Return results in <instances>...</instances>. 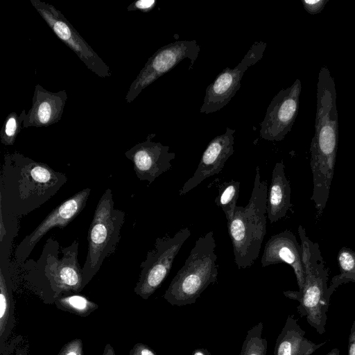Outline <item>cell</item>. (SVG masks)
I'll list each match as a JSON object with an SVG mask.
<instances>
[{"instance_id": "6da1fadb", "label": "cell", "mask_w": 355, "mask_h": 355, "mask_svg": "<svg viewBox=\"0 0 355 355\" xmlns=\"http://www.w3.org/2000/svg\"><path fill=\"white\" fill-rule=\"evenodd\" d=\"M66 174L19 152L4 155L0 175V211L28 215L50 200L67 182Z\"/></svg>"}, {"instance_id": "7a4b0ae2", "label": "cell", "mask_w": 355, "mask_h": 355, "mask_svg": "<svg viewBox=\"0 0 355 355\" xmlns=\"http://www.w3.org/2000/svg\"><path fill=\"white\" fill-rule=\"evenodd\" d=\"M315 134L310 146L313 201L318 218L328 201L338 144V114L334 78L327 67L318 73Z\"/></svg>"}, {"instance_id": "3957f363", "label": "cell", "mask_w": 355, "mask_h": 355, "mask_svg": "<svg viewBox=\"0 0 355 355\" xmlns=\"http://www.w3.org/2000/svg\"><path fill=\"white\" fill-rule=\"evenodd\" d=\"M78 240L62 247L53 237L46 241L37 260L27 259L20 266L28 279L46 286L55 299L83 288L82 268L78 261Z\"/></svg>"}, {"instance_id": "277c9868", "label": "cell", "mask_w": 355, "mask_h": 355, "mask_svg": "<svg viewBox=\"0 0 355 355\" xmlns=\"http://www.w3.org/2000/svg\"><path fill=\"white\" fill-rule=\"evenodd\" d=\"M268 183L261 180L256 167L250 198L245 207L236 206L233 218L227 222L234 262L239 269L253 265L259 255L266 234Z\"/></svg>"}, {"instance_id": "5b68a950", "label": "cell", "mask_w": 355, "mask_h": 355, "mask_svg": "<svg viewBox=\"0 0 355 355\" xmlns=\"http://www.w3.org/2000/svg\"><path fill=\"white\" fill-rule=\"evenodd\" d=\"M301 241L302 260L304 269V284L300 291H286L284 295L299 302L297 312L306 317L309 324L319 334L325 333L327 312L329 306L328 294V272L318 243L309 239L305 229L298 227Z\"/></svg>"}, {"instance_id": "8992f818", "label": "cell", "mask_w": 355, "mask_h": 355, "mask_svg": "<svg viewBox=\"0 0 355 355\" xmlns=\"http://www.w3.org/2000/svg\"><path fill=\"white\" fill-rule=\"evenodd\" d=\"M214 231L196 241L184 266L173 278L163 297L173 306L194 304L202 292L214 284L218 275Z\"/></svg>"}, {"instance_id": "52a82bcc", "label": "cell", "mask_w": 355, "mask_h": 355, "mask_svg": "<svg viewBox=\"0 0 355 355\" xmlns=\"http://www.w3.org/2000/svg\"><path fill=\"white\" fill-rule=\"evenodd\" d=\"M125 215L123 210L115 208L112 191L107 189L98 200L88 230L87 252L82 268L83 288L96 275L104 260L115 252Z\"/></svg>"}, {"instance_id": "ba28073f", "label": "cell", "mask_w": 355, "mask_h": 355, "mask_svg": "<svg viewBox=\"0 0 355 355\" xmlns=\"http://www.w3.org/2000/svg\"><path fill=\"white\" fill-rule=\"evenodd\" d=\"M188 227L178 231L173 236L156 239L154 247L149 250L141 265V272L134 292L148 300L161 286L169 274L173 261L184 243L191 236Z\"/></svg>"}, {"instance_id": "9c48e42d", "label": "cell", "mask_w": 355, "mask_h": 355, "mask_svg": "<svg viewBox=\"0 0 355 355\" xmlns=\"http://www.w3.org/2000/svg\"><path fill=\"white\" fill-rule=\"evenodd\" d=\"M200 52L196 40H178L159 49L146 62L130 85L125 96L127 103L133 101L141 91L159 77L173 69L184 59L191 66Z\"/></svg>"}, {"instance_id": "30bf717a", "label": "cell", "mask_w": 355, "mask_h": 355, "mask_svg": "<svg viewBox=\"0 0 355 355\" xmlns=\"http://www.w3.org/2000/svg\"><path fill=\"white\" fill-rule=\"evenodd\" d=\"M33 6L41 15L58 37L70 48L94 73L101 78H109L112 71L53 5L41 0H31Z\"/></svg>"}, {"instance_id": "8fae6325", "label": "cell", "mask_w": 355, "mask_h": 355, "mask_svg": "<svg viewBox=\"0 0 355 355\" xmlns=\"http://www.w3.org/2000/svg\"><path fill=\"white\" fill-rule=\"evenodd\" d=\"M266 47V42H254L236 67L225 68L207 87L200 112L209 114L225 107L240 89L245 71L262 58Z\"/></svg>"}, {"instance_id": "7c38bea8", "label": "cell", "mask_w": 355, "mask_h": 355, "mask_svg": "<svg viewBox=\"0 0 355 355\" xmlns=\"http://www.w3.org/2000/svg\"><path fill=\"white\" fill-rule=\"evenodd\" d=\"M91 189L85 188L53 209L49 215L25 238L15 250L14 264L20 266L30 256L36 244L54 227L63 228L84 209Z\"/></svg>"}, {"instance_id": "4fadbf2b", "label": "cell", "mask_w": 355, "mask_h": 355, "mask_svg": "<svg viewBox=\"0 0 355 355\" xmlns=\"http://www.w3.org/2000/svg\"><path fill=\"white\" fill-rule=\"evenodd\" d=\"M302 91V83L296 79L292 85L281 89L269 104L259 131L262 139L279 141L291 130L295 121Z\"/></svg>"}, {"instance_id": "5bb4252c", "label": "cell", "mask_w": 355, "mask_h": 355, "mask_svg": "<svg viewBox=\"0 0 355 355\" xmlns=\"http://www.w3.org/2000/svg\"><path fill=\"white\" fill-rule=\"evenodd\" d=\"M155 133L149 134L146 140L135 144L125 153L133 164V169L139 180L148 184L172 167L171 161L175 153L170 152L168 146L155 142L152 139Z\"/></svg>"}, {"instance_id": "9a60e30c", "label": "cell", "mask_w": 355, "mask_h": 355, "mask_svg": "<svg viewBox=\"0 0 355 355\" xmlns=\"http://www.w3.org/2000/svg\"><path fill=\"white\" fill-rule=\"evenodd\" d=\"M235 132L234 129L226 128L224 133L216 136L209 141L193 175L179 190L180 196L187 193L205 179L222 171L227 160L234 153Z\"/></svg>"}, {"instance_id": "2e32d148", "label": "cell", "mask_w": 355, "mask_h": 355, "mask_svg": "<svg viewBox=\"0 0 355 355\" xmlns=\"http://www.w3.org/2000/svg\"><path fill=\"white\" fill-rule=\"evenodd\" d=\"M283 262L293 269L299 291H302L305 277L302 260V248L295 234L287 230L269 239L264 246L261 259L262 267Z\"/></svg>"}, {"instance_id": "e0dca14e", "label": "cell", "mask_w": 355, "mask_h": 355, "mask_svg": "<svg viewBox=\"0 0 355 355\" xmlns=\"http://www.w3.org/2000/svg\"><path fill=\"white\" fill-rule=\"evenodd\" d=\"M67 98L65 89L53 92L37 84L32 105L26 112L22 128L48 127L58 123L62 118Z\"/></svg>"}, {"instance_id": "ac0fdd59", "label": "cell", "mask_w": 355, "mask_h": 355, "mask_svg": "<svg viewBox=\"0 0 355 355\" xmlns=\"http://www.w3.org/2000/svg\"><path fill=\"white\" fill-rule=\"evenodd\" d=\"M306 332L293 315H288L277 338L274 355H311L329 340L315 343L305 337Z\"/></svg>"}, {"instance_id": "d6986e66", "label": "cell", "mask_w": 355, "mask_h": 355, "mask_svg": "<svg viewBox=\"0 0 355 355\" xmlns=\"http://www.w3.org/2000/svg\"><path fill=\"white\" fill-rule=\"evenodd\" d=\"M284 168V164L281 161L275 164L272 172L267 199V215L270 224L284 218L292 207L291 189Z\"/></svg>"}, {"instance_id": "ffe728a7", "label": "cell", "mask_w": 355, "mask_h": 355, "mask_svg": "<svg viewBox=\"0 0 355 355\" xmlns=\"http://www.w3.org/2000/svg\"><path fill=\"white\" fill-rule=\"evenodd\" d=\"M10 264L0 263V339L1 354L13 323V300L12 295Z\"/></svg>"}, {"instance_id": "44dd1931", "label": "cell", "mask_w": 355, "mask_h": 355, "mask_svg": "<svg viewBox=\"0 0 355 355\" xmlns=\"http://www.w3.org/2000/svg\"><path fill=\"white\" fill-rule=\"evenodd\" d=\"M340 273L334 276L328 286V294L331 297L336 288L349 282L355 284V251L344 246L337 255Z\"/></svg>"}, {"instance_id": "7402d4cb", "label": "cell", "mask_w": 355, "mask_h": 355, "mask_svg": "<svg viewBox=\"0 0 355 355\" xmlns=\"http://www.w3.org/2000/svg\"><path fill=\"white\" fill-rule=\"evenodd\" d=\"M18 218L0 211V263L12 262L10 254L14 239L18 234Z\"/></svg>"}, {"instance_id": "603a6c76", "label": "cell", "mask_w": 355, "mask_h": 355, "mask_svg": "<svg viewBox=\"0 0 355 355\" xmlns=\"http://www.w3.org/2000/svg\"><path fill=\"white\" fill-rule=\"evenodd\" d=\"M57 308L80 317H87L98 308V305L78 293L66 294L55 299Z\"/></svg>"}, {"instance_id": "cb8c5ba5", "label": "cell", "mask_w": 355, "mask_h": 355, "mask_svg": "<svg viewBox=\"0 0 355 355\" xmlns=\"http://www.w3.org/2000/svg\"><path fill=\"white\" fill-rule=\"evenodd\" d=\"M240 182L232 180L224 184L219 195L216 198V205L223 211L227 222L234 216L239 194Z\"/></svg>"}, {"instance_id": "d4e9b609", "label": "cell", "mask_w": 355, "mask_h": 355, "mask_svg": "<svg viewBox=\"0 0 355 355\" xmlns=\"http://www.w3.org/2000/svg\"><path fill=\"white\" fill-rule=\"evenodd\" d=\"M263 329V322H260L248 331L240 355H266L268 343L262 337Z\"/></svg>"}, {"instance_id": "484cf974", "label": "cell", "mask_w": 355, "mask_h": 355, "mask_svg": "<svg viewBox=\"0 0 355 355\" xmlns=\"http://www.w3.org/2000/svg\"><path fill=\"white\" fill-rule=\"evenodd\" d=\"M26 112L25 110H23L19 114L12 112L7 116L0 131V141L2 144L6 146L14 144L22 128V123Z\"/></svg>"}, {"instance_id": "4316f807", "label": "cell", "mask_w": 355, "mask_h": 355, "mask_svg": "<svg viewBox=\"0 0 355 355\" xmlns=\"http://www.w3.org/2000/svg\"><path fill=\"white\" fill-rule=\"evenodd\" d=\"M58 355H83V343L80 338H75L66 343Z\"/></svg>"}, {"instance_id": "83f0119b", "label": "cell", "mask_w": 355, "mask_h": 355, "mask_svg": "<svg viewBox=\"0 0 355 355\" xmlns=\"http://www.w3.org/2000/svg\"><path fill=\"white\" fill-rule=\"evenodd\" d=\"M329 0H302L305 10L311 15H316L322 11Z\"/></svg>"}, {"instance_id": "f1b7e54d", "label": "cell", "mask_w": 355, "mask_h": 355, "mask_svg": "<svg viewBox=\"0 0 355 355\" xmlns=\"http://www.w3.org/2000/svg\"><path fill=\"white\" fill-rule=\"evenodd\" d=\"M156 4L155 0H138L132 3L127 9L129 11L139 10L147 12L152 10Z\"/></svg>"}, {"instance_id": "f546056e", "label": "cell", "mask_w": 355, "mask_h": 355, "mask_svg": "<svg viewBox=\"0 0 355 355\" xmlns=\"http://www.w3.org/2000/svg\"><path fill=\"white\" fill-rule=\"evenodd\" d=\"M129 355H157L156 353L147 345L137 343L130 349Z\"/></svg>"}, {"instance_id": "4dcf8cb0", "label": "cell", "mask_w": 355, "mask_h": 355, "mask_svg": "<svg viewBox=\"0 0 355 355\" xmlns=\"http://www.w3.org/2000/svg\"><path fill=\"white\" fill-rule=\"evenodd\" d=\"M348 355H355V320H354L348 338Z\"/></svg>"}, {"instance_id": "1f68e13d", "label": "cell", "mask_w": 355, "mask_h": 355, "mask_svg": "<svg viewBox=\"0 0 355 355\" xmlns=\"http://www.w3.org/2000/svg\"><path fill=\"white\" fill-rule=\"evenodd\" d=\"M191 355H211L210 352L205 348H198L194 349Z\"/></svg>"}, {"instance_id": "d6a6232c", "label": "cell", "mask_w": 355, "mask_h": 355, "mask_svg": "<svg viewBox=\"0 0 355 355\" xmlns=\"http://www.w3.org/2000/svg\"><path fill=\"white\" fill-rule=\"evenodd\" d=\"M102 355H116L114 348L110 344H107Z\"/></svg>"}, {"instance_id": "836d02e7", "label": "cell", "mask_w": 355, "mask_h": 355, "mask_svg": "<svg viewBox=\"0 0 355 355\" xmlns=\"http://www.w3.org/2000/svg\"><path fill=\"white\" fill-rule=\"evenodd\" d=\"M15 355H28V353L25 349H18L16 351Z\"/></svg>"}, {"instance_id": "e575fe53", "label": "cell", "mask_w": 355, "mask_h": 355, "mask_svg": "<svg viewBox=\"0 0 355 355\" xmlns=\"http://www.w3.org/2000/svg\"><path fill=\"white\" fill-rule=\"evenodd\" d=\"M326 355H340V351L337 348L332 349Z\"/></svg>"}]
</instances>
